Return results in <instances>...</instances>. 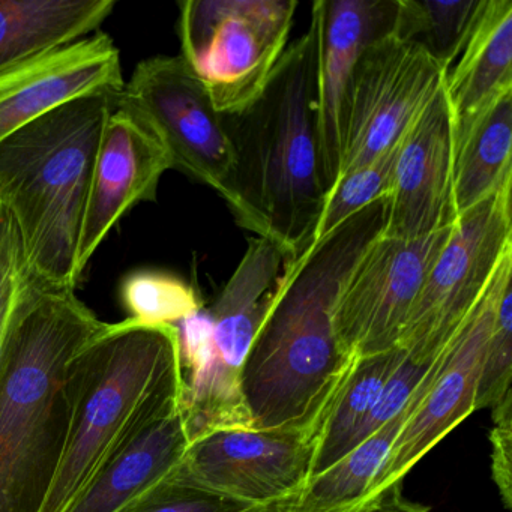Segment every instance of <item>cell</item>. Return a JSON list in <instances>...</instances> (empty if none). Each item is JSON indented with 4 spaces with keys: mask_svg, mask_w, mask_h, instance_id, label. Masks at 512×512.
<instances>
[{
    "mask_svg": "<svg viewBox=\"0 0 512 512\" xmlns=\"http://www.w3.org/2000/svg\"><path fill=\"white\" fill-rule=\"evenodd\" d=\"M124 86L121 53L103 31L0 70V142L70 101Z\"/></svg>",
    "mask_w": 512,
    "mask_h": 512,
    "instance_id": "cell-16",
    "label": "cell"
},
{
    "mask_svg": "<svg viewBox=\"0 0 512 512\" xmlns=\"http://www.w3.org/2000/svg\"><path fill=\"white\" fill-rule=\"evenodd\" d=\"M511 190L512 178L455 221L398 338L412 361L425 364L442 352L512 251Z\"/></svg>",
    "mask_w": 512,
    "mask_h": 512,
    "instance_id": "cell-8",
    "label": "cell"
},
{
    "mask_svg": "<svg viewBox=\"0 0 512 512\" xmlns=\"http://www.w3.org/2000/svg\"><path fill=\"white\" fill-rule=\"evenodd\" d=\"M182 394L176 326L104 322L68 362L64 437L37 512H70Z\"/></svg>",
    "mask_w": 512,
    "mask_h": 512,
    "instance_id": "cell-2",
    "label": "cell"
},
{
    "mask_svg": "<svg viewBox=\"0 0 512 512\" xmlns=\"http://www.w3.org/2000/svg\"><path fill=\"white\" fill-rule=\"evenodd\" d=\"M512 274L500 284L476 389L475 410L494 407L512 392Z\"/></svg>",
    "mask_w": 512,
    "mask_h": 512,
    "instance_id": "cell-27",
    "label": "cell"
},
{
    "mask_svg": "<svg viewBox=\"0 0 512 512\" xmlns=\"http://www.w3.org/2000/svg\"><path fill=\"white\" fill-rule=\"evenodd\" d=\"M311 16L319 32L317 128L325 191L337 181L344 107L353 68L374 41L391 35L397 0H316Z\"/></svg>",
    "mask_w": 512,
    "mask_h": 512,
    "instance_id": "cell-17",
    "label": "cell"
},
{
    "mask_svg": "<svg viewBox=\"0 0 512 512\" xmlns=\"http://www.w3.org/2000/svg\"><path fill=\"white\" fill-rule=\"evenodd\" d=\"M454 124L512 91V2L482 0L463 52L445 76Z\"/></svg>",
    "mask_w": 512,
    "mask_h": 512,
    "instance_id": "cell-19",
    "label": "cell"
},
{
    "mask_svg": "<svg viewBox=\"0 0 512 512\" xmlns=\"http://www.w3.org/2000/svg\"><path fill=\"white\" fill-rule=\"evenodd\" d=\"M253 509L229 500L206 496L166 482L160 488L131 506L127 512H250Z\"/></svg>",
    "mask_w": 512,
    "mask_h": 512,
    "instance_id": "cell-30",
    "label": "cell"
},
{
    "mask_svg": "<svg viewBox=\"0 0 512 512\" xmlns=\"http://www.w3.org/2000/svg\"><path fill=\"white\" fill-rule=\"evenodd\" d=\"M508 274H512V251L500 262L484 298L437 355L436 370L427 394L401 425L368 493L367 505L379 502L386 491L401 484L407 473L440 440L475 412L476 389L493 322L494 304L500 284Z\"/></svg>",
    "mask_w": 512,
    "mask_h": 512,
    "instance_id": "cell-13",
    "label": "cell"
},
{
    "mask_svg": "<svg viewBox=\"0 0 512 512\" xmlns=\"http://www.w3.org/2000/svg\"><path fill=\"white\" fill-rule=\"evenodd\" d=\"M250 512H275V508L274 509H253V511H250Z\"/></svg>",
    "mask_w": 512,
    "mask_h": 512,
    "instance_id": "cell-33",
    "label": "cell"
},
{
    "mask_svg": "<svg viewBox=\"0 0 512 512\" xmlns=\"http://www.w3.org/2000/svg\"><path fill=\"white\" fill-rule=\"evenodd\" d=\"M116 0H0V70L101 31Z\"/></svg>",
    "mask_w": 512,
    "mask_h": 512,
    "instance_id": "cell-21",
    "label": "cell"
},
{
    "mask_svg": "<svg viewBox=\"0 0 512 512\" xmlns=\"http://www.w3.org/2000/svg\"><path fill=\"white\" fill-rule=\"evenodd\" d=\"M172 169L155 131L119 98L104 125L86 197L76 251L79 280L118 221L137 203L157 200L161 178Z\"/></svg>",
    "mask_w": 512,
    "mask_h": 512,
    "instance_id": "cell-14",
    "label": "cell"
},
{
    "mask_svg": "<svg viewBox=\"0 0 512 512\" xmlns=\"http://www.w3.org/2000/svg\"><path fill=\"white\" fill-rule=\"evenodd\" d=\"M311 458V431L221 428L188 443L170 482L248 508L274 509L304 487Z\"/></svg>",
    "mask_w": 512,
    "mask_h": 512,
    "instance_id": "cell-9",
    "label": "cell"
},
{
    "mask_svg": "<svg viewBox=\"0 0 512 512\" xmlns=\"http://www.w3.org/2000/svg\"><path fill=\"white\" fill-rule=\"evenodd\" d=\"M365 512H430V509L404 499L401 484H398L386 491L385 496Z\"/></svg>",
    "mask_w": 512,
    "mask_h": 512,
    "instance_id": "cell-32",
    "label": "cell"
},
{
    "mask_svg": "<svg viewBox=\"0 0 512 512\" xmlns=\"http://www.w3.org/2000/svg\"><path fill=\"white\" fill-rule=\"evenodd\" d=\"M103 320L76 289L32 280L0 365V512H37L65 428L68 362Z\"/></svg>",
    "mask_w": 512,
    "mask_h": 512,
    "instance_id": "cell-4",
    "label": "cell"
},
{
    "mask_svg": "<svg viewBox=\"0 0 512 512\" xmlns=\"http://www.w3.org/2000/svg\"><path fill=\"white\" fill-rule=\"evenodd\" d=\"M445 76L412 41L391 34L371 43L356 62L347 89L337 179L397 145Z\"/></svg>",
    "mask_w": 512,
    "mask_h": 512,
    "instance_id": "cell-11",
    "label": "cell"
},
{
    "mask_svg": "<svg viewBox=\"0 0 512 512\" xmlns=\"http://www.w3.org/2000/svg\"><path fill=\"white\" fill-rule=\"evenodd\" d=\"M512 178V91L454 124V221Z\"/></svg>",
    "mask_w": 512,
    "mask_h": 512,
    "instance_id": "cell-20",
    "label": "cell"
},
{
    "mask_svg": "<svg viewBox=\"0 0 512 512\" xmlns=\"http://www.w3.org/2000/svg\"><path fill=\"white\" fill-rule=\"evenodd\" d=\"M493 410L490 431L491 472L499 488L500 499L508 511L512 509V392L505 395Z\"/></svg>",
    "mask_w": 512,
    "mask_h": 512,
    "instance_id": "cell-31",
    "label": "cell"
},
{
    "mask_svg": "<svg viewBox=\"0 0 512 512\" xmlns=\"http://www.w3.org/2000/svg\"><path fill=\"white\" fill-rule=\"evenodd\" d=\"M286 256L268 239L254 238L214 305L211 358L182 374L181 410L190 442L221 428H254L242 397L245 359L283 274Z\"/></svg>",
    "mask_w": 512,
    "mask_h": 512,
    "instance_id": "cell-7",
    "label": "cell"
},
{
    "mask_svg": "<svg viewBox=\"0 0 512 512\" xmlns=\"http://www.w3.org/2000/svg\"><path fill=\"white\" fill-rule=\"evenodd\" d=\"M452 155L454 115L442 85L401 139L382 236L422 238L455 223Z\"/></svg>",
    "mask_w": 512,
    "mask_h": 512,
    "instance_id": "cell-15",
    "label": "cell"
},
{
    "mask_svg": "<svg viewBox=\"0 0 512 512\" xmlns=\"http://www.w3.org/2000/svg\"><path fill=\"white\" fill-rule=\"evenodd\" d=\"M436 370V358L413 391L400 415L347 452L337 463L305 482L304 487L275 512H365L368 493L382 470L389 449L407 416L421 403ZM377 503V502H376Z\"/></svg>",
    "mask_w": 512,
    "mask_h": 512,
    "instance_id": "cell-22",
    "label": "cell"
},
{
    "mask_svg": "<svg viewBox=\"0 0 512 512\" xmlns=\"http://www.w3.org/2000/svg\"><path fill=\"white\" fill-rule=\"evenodd\" d=\"M404 356L403 350L395 347L352 359L314 430L310 478L347 454L356 431Z\"/></svg>",
    "mask_w": 512,
    "mask_h": 512,
    "instance_id": "cell-23",
    "label": "cell"
},
{
    "mask_svg": "<svg viewBox=\"0 0 512 512\" xmlns=\"http://www.w3.org/2000/svg\"><path fill=\"white\" fill-rule=\"evenodd\" d=\"M31 283L13 218L0 208V365L14 317Z\"/></svg>",
    "mask_w": 512,
    "mask_h": 512,
    "instance_id": "cell-28",
    "label": "cell"
},
{
    "mask_svg": "<svg viewBox=\"0 0 512 512\" xmlns=\"http://www.w3.org/2000/svg\"><path fill=\"white\" fill-rule=\"evenodd\" d=\"M452 227L415 239L385 238L380 233L365 248L335 304V337L346 358L397 347L404 323Z\"/></svg>",
    "mask_w": 512,
    "mask_h": 512,
    "instance_id": "cell-12",
    "label": "cell"
},
{
    "mask_svg": "<svg viewBox=\"0 0 512 512\" xmlns=\"http://www.w3.org/2000/svg\"><path fill=\"white\" fill-rule=\"evenodd\" d=\"M319 32L310 28L287 46L262 94L224 116L235 154L229 196L236 224L277 245L287 260L313 239L323 200L317 128Z\"/></svg>",
    "mask_w": 512,
    "mask_h": 512,
    "instance_id": "cell-3",
    "label": "cell"
},
{
    "mask_svg": "<svg viewBox=\"0 0 512 512\" xmlns=\"http://www.w3.org/2000/svg\"><path fill=\"white\" fill-rule=\"evenodd\" d=\"M121 101L163 142L173 169L229 196L235 154L205 85L181 56H154L137 65Z\"/></svg>",
    "mask_w": 512,
    "mask_h": 512,
    "instance_id": "cell-10",
    "label": "cell"
},
{
    "mask_svg": "<svg viewBox=\"0 0 512 512\" xmlns=\"http://www.w3.org/2000/svg\"><path fill=\"white\" fill-rule=\"evenodd\" d=\"M121 299L130 319L140 325L176 326L203 310L196 290L176 275L136 271L122 281Z\"/></svg>",
    "mask_w": 512,
    "mask_h": 512,
    "instance_id": "cell-25",
    "label": "cell"
},
{
    "mask_svg": "<svg viewBox=\"0 0 512 512\" xmlns=\"http://www.w3.org/2000/svg\"><path fill=\"white\" fill-rule=\"evenodd\" d=\"M188 443L179 406L148 428L70 512H127L169 481Z\"/></svg>",
    "mask_w": 512,
    "mask_h": 512,
    "instance_id": "cell-18",
    "label": "cell"
},
{
    "mask_svg": "<svg viewBox=\"0 0 512 512\" xmlns=\"http://www.w3.org/2000/svg\"><path fill=\"white\" fill-rule=\"evenodd\" d=\"M121 94L70 101L0 142V208L35 283L76 289V251L104 125Z\"/></svg>",
    "mask_w": 512,
    "mask_h": 512,
    "instance_id": "cell-5",
    "label": "cell"
},
{
    "mask_svg": "<svg viewBox=\"0 0 512 512\" xmlns=\"http://www.w3.org/2000/svg\"><path fill=\"white\" fill-rule=\"evenodd\" d=\"M386 199L377 200L293 260L242 368L241 389L254 428L311 431L353 358L338 346V293L365 248L382 233Z\"/></svg>",
    "mask_w": 512,
    "mask_h": 512,
    "instance_id": "cell-1",
    "label": "cell"
},
{
    "mask_svg": "<svg viewBox=\"0 0 512 512\" xmlns=\"http://www.w3.org/2000/svg\"><path fill=\"white\" fill-rule=\"evenodd\" d=\"M430 364L431 361L421 364V362L412 361V359L404 356L403 361L395 368L391 377L386 380L376 403L373 404L361 427L356 431L355 437L350 443L349 451L367 440L368 437L373 436L383 425L388 424L391 419L403 412L404 407L412 398L416 386L419 385L422 377L427 373Z\"/></svg>",
    "mask_w": 512,
    "mask_h": 512,
    "instance_id": "cell-29",
    "label": "cell"
},
{
    "mask_svg": "<svg viewBox=\"0 0 512 512\" xmlns=\"http://www.w3.org/2000/svg\"><path fill=\"white\" fill-rule=\"evenodd\" d=\"M295 0H185L179 4L181 58L220 115L247 109L287 49Z\"/></svg>",
    "mask_w": 512,
    "mask_h": 512,
    "instance_id": "cell-6",
    "label": "cell"
},
{
    "mask_svg": "<svg viewBox=\"0 0 512 512\" xmlns=\"http://www.w3.org/2000/svg\"><path fill=\"white\" fill-rule=\"evenodd\" d=\"M482 0H397L392 35L421 46L448 73L466 46Z\"/></svg>",
    "mask_w": 512,
    "mask_h": 512,
    "instance_id": "cell-24",
    "label": "cell"
},
{
    "mask_svg": "<svg viewBox=\"0 0 512 512\" xmlns=\"http://www.w3.org/2000/svg\"><path fill=\"white\" fill-rule=\"evenodd\" d=\"M400 146L401 140L367 166L346 173L335 181L326 191L311 244L334 232L362 209L389 196Z\"/></svg>",
    "mask_w": 512,
    "mask_h": 512,
    "instance_id": "cell-26",
    "label": "cell"
}]
</instances>
